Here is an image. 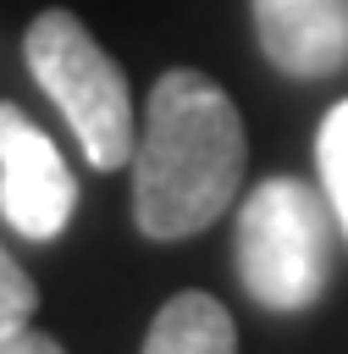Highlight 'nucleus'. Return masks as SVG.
I'll return each instance as SVG.
<instances>
[{
  "mask_svg": "<svg viewBox=\"0 0 348 354\" xmlns=\"http://www.w3.org/2000/svg\"><path fill=\"white\" fill-rule=\"evenodd\" d=\"M249 138L232 94L193 66L155 77L133 149V221L155 243L204 232L243 183Z\"/></svg>",
  "mask_w": 348,
  "mask_h": 354,
  "instance_id": "nucleus-1",
  "label": "nucleus"
},
{
  "mask_svg": "<svg viewBox=\"0 0 348 354\" xmlns=\"http://www.w3.org/2000/svg\"><path fill=\"white\" fill-rule=\"evenodd\" d=\"M22 61H28L33 83L55 100V111L72 122L83 160L94 171L133 166L138 116H133L127 77L72 11H39L22 33Z\"/></svg>",
  "mask_w": 348,
  "mask_h": 354,
  "instance_id": "nucleus-2",
  "label": "nucleus"
},
{
  "mask_svg": "<svg viewBox=\"0 0 348 354\" xmlns=\"http://www.w3.org/2000/svg\"><path fill=\"white\" fill-rule=\"evenodd\" d=\"M238 277L265 310H309L331 277V199L298 177H265L238 205Z\"/></svg>",
  "mask_w": 348,
  "mask_h": 354,
  "instance_id": "nucleus-3",
  "label": "nucleus"
},
{
  "mask_svg": "<svg viewBox=\"0 0 348 354\" xmlns=\"http://www.w3.org/2000/svg\"><path fill=\"white\" fill-rule=\"evenodd\" d=\"M77 210V183L55 149V138L28 122L17 105L0 100V216L33 238V243H50L66 232Z\"/></svg>",
  "mask_w": 348,
  "mask_h": 354,
  "instance_id": "nucleus-4",
  "label": "nucleus"
},
{
  "mask_svg": "<svg viewBox=\"0 0 348 354\" xmlns=\"http://www.w3.org/2000/svg\"><path fill=\"white\" fill-rule=\"evenodd\" d=\"M260 50L287 77H331L348 66V0H249Z\"/></svg>",
  "mask_w": 348,
  "mask_h": 354,
  "instance_id": "nucleus-5",
  "label": "nucleus"
},
{
  "mask_svg": "<svg viewBox=\"0 0 348 354\" xmlns=\"http://www.w3.org/2000/svg\"><path fill=\"white\" fill-rule=\"evenodd\" d=\"M144 354H238V326H232L221 299L177 293L155 310Z\"/></svg>",
  "mask_w": 348,
  "mask_h": 354,
  "instance_id": "nucleus-6",
  "label": "nucleus"
},
{
  "mask_svg": "<svg viewBox=\"0 0 348 354\" xmlns=\"http://www.w3.org/2000/svg\"><path fill=\"white\" fill-rule=\"evenodd\" d=\"M315 160H320V183H326L331 216H337L342 232H348V100L326 111L320 138H315Z\"/></svg>",
  "mask_w": 348,
  "mask_h": 354,
  "instance_id": "nucleus-7",
  "label": "nucleus"
},
{
  "mask_svg": "<svg viewBox=\"0 0 348 354\" xmlns=\"http://www.w3.org/2000/svg\"><path fill=\"white\" fill-rule=\"evenodd\" d=\"M33 310H39V288H33V277L0 249V332H17V326H28L33 321Z\"/></svg>",
  "mask_w": 348,
  "mask_h": 354,
  "instance_id": "nucleus-8",
  "label": "nucleus"
},
{
  "mask_svg": "<svg viewBox=\"0 0 348 354\" xmlns=\"http://www.w3.org/2000/svg\"><path fill=\"white\" fill-rule=\"evenodd\" d=\"M0 354H66V348L28 321V326H17V332H0Z\"/></svg>",
  "mask_w": 348,
  "mask_h": 354,
  "instance_id": "nucleus-9",
  "label": "nucleus"
}]
</instances>
